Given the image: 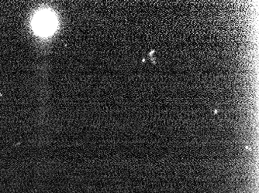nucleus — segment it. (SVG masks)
I'll return each mask as SVG.
<instances>
[{
    "instance_id": "nucleus-1",
    "label": "nucleus",
    "mask_w": 259,
    "mask_h": 193,
    "mask_svg": "<svg viewBox=\"0 0 259 193\" xmlns=\"http://www.w3.org/2000/svg\"><path fill=\"white\" fill-rule=\"evenodd\" d=\"M56 18L49 11L39 12L33 18V29L40 36H49L56 27Z\"/></svg>"
}]
</instances>
